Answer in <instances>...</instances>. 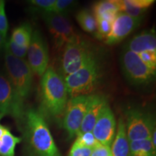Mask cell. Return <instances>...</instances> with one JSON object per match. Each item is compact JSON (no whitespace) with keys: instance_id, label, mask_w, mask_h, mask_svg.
<instances>
[{"instance_id":"6da1fadb","label":"cell","mask_w":156,"mask_h":156,"mask_svg":"<svg viewBox=\"0 0 156 156\" xmlns=\"http://www.w3.org/2000/svg\"><path fill=\"white\" fill-rule=\"evenodd\" d=\"M19 126L23 134L25 156H62L38 109H25Z\"/></svg>"},{"instance_id":"7a4b0ae2","label":"cell","mask_w":156,"mask_h":156,"mask_svg":"<svg viewBox=\"0 0 156 156\" xmlns=\"http://www.w3.org/2000/svg\"><path fill=\"white\" fill-rule=\"evenodd\" d=\"M64 78L53 67H48L41 80V105L38 111L45 119L62 122L68 101Z\"/></svg>"},{"instance_id":"3957f363","label":"cell","mask_w":156,"mask_h":156,"mask_svg":"<svg viewBox=\"0 0 156 156\" xmlns=\"http://www.w3.org/2000/svg\"><path fill=\"white\" fill-rule=\"evenodd\" d=\"M102 66L98 56L75 73L64 77L69 98L92 94L102 77Z\"/></svg>"},{"instance_id":"277c9868","label":"cell","mask_w":156,"mask_h":156,"mask_svg":"<svg viewBox=\"0 0 156 156\" xmlns=\"http://www.w3.org/2000/svg\"><path fill=\"white\" fill-rule=\"evenodd\" d=\"M5 63L7 79L14 89L17 98L25 104L30 96L34 83V73L23 58L12 56L5 50Z\"/></svg>"},{"instance_id":"5b68a950","label":"cell","mask_w":156,"mask_h":156,"mask_svg":"<svg viewBox=\"0 0 156 156\" xmlns=\"http://www.w3.org/2000/svg\"><path fill=\"white\" fill-rule=\"evenodd\" d=\"M97 56L90 43L80 38L64 47L58 74L63 78L67 77L86 65Z\"/></svg>"},{"instance_id":"8992f818","label":"cell","mask_w":156,"mask_h":156,"mask_svg":"<svg viewBox=\"0 0 156 156\" xmlns=\"http://www.w3.org/2000/svg\"><path fill=\"white\" fill-rule=\"evenodd\" d=\"M92 95H80L68 100L62 120V125L69 140L73 139L79 133Z\"/></svg>"},{"instance_id":"52a82bcc","label":"cell","mask_w":156,"mask_h":156,"mask_svg":"<svg viewBox=\"0 0 156 156\" xmlns=\"http://www.w3.org/2000/svg\"><path fill=\"white\" fill-rule=\"evenodd\" d=\"M43 18L51 34L54 48L56 50L62 49L67 44L80 38L65 15L52 12L43 13Z\"/></svg>"},{"instance_id":"ba28073f","label":"cell","mask_w":156,"mask_h":156,"mask_svg":"<svg viewBox=\"0 0 156 156\" xmlns=\"http://www.w3.org/2000/svg\"><path fill=\"white\" fill-rule=\"evenodd\" d=\"M121 66L130 83L135 85L147 84L153 80L155 73L141 61L138 55L124 47L121 55Z\"/></svg>"},{"instance_id":"9c48e42d","label":"cell","mask_w":156,"mask_h":156,"mask_svg":"<svg viewBox=\"0 0 156 156\" xmlns=\"http://www.w3.org/2000/svg\"><path fill=\"white\" fill-rule=\"evenodd\" d=\"M125 125L126 135L129 142L136 140H150L155 129L153 115L134 108L130 109L126 113Z\"/></svg>"},{"instance_id":"30bf717a","label":"cell","mask_w":156,"mask_h":156,"mask_svg":"<svg viewBox=\"0 0 156 156\" xmlns=\"http://www.w3.org/2000/svg\"><path fill=\"white\" fill-rule=\"evenodd\" d=\"M26 56V61L33 73L41 77L48 67L49 55L47 44L38 30L33 31Z\"/></svg>"},{"instance_id":"8fae6325","label":"cell","mask_w":156,"mask_h":156,"mask_svg":"<svg viewBox=\"0 0 156 156\" xmlns=\"http://www.w3.org/2000/svg\"><path fill=\"white\" fill-rule=\"evenodd\" d=\"M25 112V104L17 98L9 80L0 74V114L13 117L20 126Z\"/></svg>"},{"instance_id":"7c38bea8","label":"cell","mask_w":156,"mask_h":156,"mask_svg":"<svg viewBox=\"0 0 156 156\" xmlns=\"http://www.w3.org/2000/svg\"><path fill=\"white\" fill-rule=\"evenodd\" d=\"M116 131V121L107 103L101 111L93 129V134L101 145L111 147Z\"/></svg>"},{"instance_id":"4fadbf2b","label":"cell","mask_w":156,"mask_h":156,"mask_svg":"<svg viewBox=\"0 0 156 156\" xmlns=\"http://www.w3.org/2000/svg\"><path fill=\"white\" fill-rule=\"evenodd\" d=\"M142 20V18H135L119 12L113 23L110 34L104 40L105 44L113 46L122 41L139 26Z\"/></svg>"},{"instance_id":"5bb4252c","label":"cell","mask_w":156,"mask_h":156,"mask_svg":"<svg viewBox=\"0 0 156 156\" xmlns=\"http://www.w3.org/2000/svg\"><path fill=\"white\" fill-rule=\"evenodd\" d=\"M108 103L102 95L93 94L90 102L82 122L80 129L78 134L93 131L96 121L105 105Z\"/></svg>"},{"instance_id":"9a60e30c","label":"cell","mask_w":156,"mask_h":156,"mask_svg":"<svg viewBox=\"0 0 156 156\" xmlns=\"http://www.w3.org/2000/svg\"><path fill=\"white\" fill-rule=\"evenodd\" d=\"M136 54L142 52H156V36L153 30H145L136 35L125 46Z\"/></svg>"},{"instance_id":"2e32d148","label":"cell","mask_w":156,"mask_h":156,"mask_svg":"<svg viewBox=\"0 0 156 156\" xmlns=\"http://www.w3.org/2000/svg\"><path fill=\"white\" fill-rule=\"evenodd\" d=\"M112 156H131L130 145L126 135L125 122L121 117L119 119L116 134L111 146Z\"/></svg>"},{"instance_id":"e0dca14e","label":"cell","mask_w":156,"mask_h":156,"mask_svg":"<svg viewBox=\"0 0 156 156\" xmlns=\"http://www.w3.org/2000/svg\"><path fill=\"white\" fill-rule=\"evenodd\" d=\"M155 2L154 0H116L119 12L135 18H142Z\"/></svg>"},{"instance_id":"ac0fdd59","label":"cell","mask_w":156,"mask_h":156,"mask_svg":"<svg viewBox=\"0 0 156 156\" xmlns=\"http://www.w3.org/2000/svg\"><path fill=\"white\" fill-rule=\"evenodd\" d=\"M119 12V9L116 0L98 2L93 7V13L95 18H103L114 21Z\"/></svg>"},{"instance_id":"d6986e66","label":"cell","mask_w":156,"mask_h":156,"mask_svg":"<svg viewBox=\"0 0 156 156\" xmlns=\"http://www.w3.org/2000/svg\"><path fill=\"white\" fill-rule=\"evenodd\" d=\"M33 29L28 23L19 25L12 30L10 38L20 47L28 48L32 38Z\"/></svg>"},{"instance_id":"ffe728a7","label":"cell","mask_w":156,"mask_h":156,"mask_svg":"<svg viewBox=\"0 0 156 156\" xmlns=\"http://www.w3.org/2000/svg\"><path fill=\"white\" fill-rule=\"evenodd\" d=\"M0 140V156H15V147L22 141V138L15 136L7 128Z\"/></svg>"},{"instance_id":"44dd1931","label":"cell","mask_w":156,"mask_h":156,"mask_svg":"<svg viewBox=\"0 0 156 156\" xmlns=\"http://www.w3.org/2000/svg\"><path fill=\"white\" fill-rule=\"evenodd\" d=\"M76 20L84 31L88 34H95L97 28V22L93 12L87 9H82L76 15Z\"/></svg>"},{"instance_id":"7402d4cb","label":"cell","mask_w":156,"mask_h":156,"mask_svg":"<svg viewBox=\"0 0 156 156\" xmlns=\"http://www.w3.org/2000/svg\"><path fill=\"white\" fill-rule=\"evenodd\" d=\"M131 156H155V151L150 140H136L129 142Z\"/></svg>"},{"instance_id":"603a6c76","label":"cell","mask_w":156,"mask_h":156,"mask_svg":"<svg viewBox=\"0 0 156 156\" xmlns=\"http://www.w3.org/2000/svg\"><path fill=\"white\" fill-rule=\"evenodd\" d=\"M97 28L94 36L99 40H105L110 34L114 21L103 18H96Z\"/></svg>"},{"instance_id":"cb8c5ba5","label":"cell","mask_w":156,"mask_h":156,"mask_svg":"<svg viewBox=\"0 0 156 156\" xmlns=\"http://www.w3.org/2000/svg\"><path fill=\"white\" fill-rule=\"evenodd\" d=\"M76 136L77 137H76V140L74 143L82 146H85V147H90L91 149H93V148L100 144L98 142V140L95 139L92 132L78 134Z\"/></svg>"},{"instance_id":"d4e9b609","label":"cell","mask_w":156,"mask_h":156,"mask_svg":"<svg viewBox=\"0 0 156 156\" xmlns=\"http://www.w3.org/2000/svg\"><path fill=\"white\" fill-rule=\"evenodd\" d=\"M5 50L7 51L9 54H11L12 55L15 56V57L25 59V58L27 56L28 48L20 47L17 44H15L11 39H9L6 42Z\"/></svg>"},{"instance_id":"484cf974","label":"cell","mask_w":156,"mask_h":156,"mask_svg":"<svg viewBox=\"0 0 156 156\" xmlns=\"http://www.w3.org/2000/svg\"><path fill=\"white\" fill-rule=\"evenodd\" d=\"M75 2L72 0H56L53 8L51 12L55 14L65 15L69 9H72Z\"/></svg>"},{"instance_id":"4316f807","label":"cell","mask_w":156,"mask_h":156,"mask_svg":"<svg viewBox=\"0 0 156 156\" xmlns=\"http://www.w3.org/2000/svg\"><path fill=\"white\" fill-rule=\"evenodd\" d=\"M141 61L149 68L151 71L155 73L156 71V52L146 51L137 54Z\"/></svg>"},{"instance_id":"83f0119b","label":"cell","mask_w":156,"mask_h":156,"mask_svg":"<svg viewBox=\"0 0 156 156\" xmlns=\"http://www.w3.org/2000/svg\"><path fill=\"white\" fill-rule=\"evenodd\" d=\"M56 0H30L28 2L35 8L43 12V13H48L51 12Z\"/></svg>"},{"instance_id":"f1b7e54d","label":"cell","mask_w":156,"mask_h":156,"mask_svg":"<svg viewBox=\"0 0 156 156\" xmlns=\"http://www.w3.org/2000/svg\"><path fill=\"white\" fill-rule=\"evenodd\" d=\"M8 28V20L5 12V2L0 0V33L5 40H7Z\"/></svg>"},{"instance_id":"f546056e","label":"cell","mask_w":156,"mask_h":156,"mask_svg":"<svg viewBox=\"0 0 156 156\" xmlns=\"http://www.w3.org/2000/svg\"><path fill=\"white\" fill-rule=\"evenodd\" d=\"M92 150L90 147L73 143L68 156H90Z\"/></svg>"},{"instance_id":"4dcf8cb0","label":"cell","mask_w":156,"mask_h":156,"mask_svg":"<svg viewBox=\"0 0 156 156\" xmlns=\"http://www.w3.org/2000/svg\"><path fill=\"white\" fill-rule=\"evenodd\" d=\"M111 155V147L99 144L92 150L90 156H109Z\"/></svg>"},{"instance_id":"1f68e13d","label":"cell","mask_w":156,"mask_h":156,"mask_svg":"<svg viewBox=\"0 0 156 156\" xmlns=\"http://www.w3.org/2000/svg\"><path fill=\"white\" fill-rule=\"evenodd\" d=\"M156 129L153 130V133H152V135L151 136V138H150V141L151 142V145L153 146V149L156 151Z\"/></svg>"},{"instance_id":"d6a6232c","label":"cell","mask_w":156,"mask_h":156,"mask_svg":"<svg viewBox=\"0 0 156 156\" xmlns=\"http://www.w3.org/2000/svg\"><path fill=\"white\" fill-rule=\"evenodd\" d=\"M6 42H7V40H5V39L3 38L2 35L0 33V51H5Z\"/></svg>"},{"instance_id":"836d02e7","label":"cell","mask_w":156,"mask_h":156,"mask_svg":"<svg viewBox=\"0 0 156 156\" xmlns=\"http://www.w3.org/2000/svg\"><path fill=\"white\" fill-rule=\"evenodd\" d=\"M109 156H112V155H109Z\"/></svg>"}]
</instances>
